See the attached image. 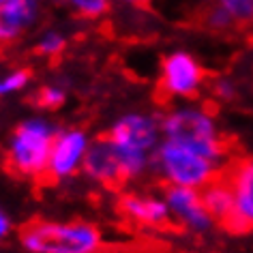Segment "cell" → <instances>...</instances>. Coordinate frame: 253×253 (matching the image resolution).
<instances>
[{
	"label": "cell",
	"instance_id": "1",
	"mask_svg": "<svg viewBox=\"0 0 253 253\" xmlns=\"http://www.w3.org/2000/svg\"><path fill=\"white\" fill-rule=\"evenodd\" d=\"M20 240L30 253H101L103 236L84 221L54 223L33 219L20 227Z\"/></svg>",
	"mask_w": 253,
	"mask_h": 253
},
{
	"label": "cell",
	"instance_id": "2",
	"mask_svg": "<svg viewBox=\"0 0 253 253\" xmlns=\"http://www.w3.org/2000/svg\"><path fill=\"white\" fill-rule=\"evenodd\" d=\"M161 131L166 133V140L180 144L217 166L227 153V144L206 110H195V107L174 110L161 120Z\"/></svg>",
	"mask_w": 253,
	"mask_h": 253
},
{
	"label": "cell",
	"instance_id": "3",
	"mask_svg": "<svg viewBox=\"0 0 253 253\" xmlns=\"http://www.w3.org/2000/svg\"><path fill=\"white\" fill-rule=\"evenodd\" d=\"M56 131L45 120H26L11 135L7 150V168L20 178L43 180L49 166V155Z\"/></svg>",
	"mask_w": 253,
	"mask_h": 253
},
{
	"label": "cell",
	"instance_id": "4",
	"mask_svg": "<svg viewBox=\"0 0 253 253\" xmlns=\"http://www.w3.org/2000/svg\"><path fill=\"white\" fill-rule=\"evenodd\" d=\"M157 163L168 185L202 189L221 174L217 163L176 142L166 140L157 150Z\"/></svg>",
	"mask_w": 253,
	"mask_h": 253
},
{
	"label": "cell",
	"instance_id": "5",
	"mask_svg": "<svg viewBox=\"0 0 253 253\" xmlns=\"http://www.w3.org/2000/svg\"><path fill=\"white\" fill-rule=\"evenodd\" d=\"M204 82V69L187 52H174L163 60L159 90L163 97H193Z\"/></svg>",
	"mask_w": 253,
	"mask_h": 253
},
{
	"label": "cell",
	"instance_id": "6",
	"mask_svg": "<svg viewBox=\"0 0 253 253\" xmlns=\"http://www.w3.org/2000/svg\"><path fill=\"white\" fill-rule=\"evenodd\" d=\"M82 169H84L88 178L97 180L99 185L107 189H120L126 182L118 150L114 146V142L107 137V133L88 144Z\"/></svg>",
	"mask_w": 253,
	"mask_h": 253
},
{
	"label": "cell",
	"instance_id": "7",
	"mask_svg": "<svg viewBox=\"0 0 253 253\" xmlns=\"http://www.w3.org/2000/svg\"><path fill=\"white\" fill-rule=\"evenodd\" d=\"M88 144L90 142L82 129H67L62 133H56L52 155H49V166L43 180L58 182L62 178L73 176L84 163Z\"/></svg>",
	"mask_w": 253,
	"mask_h": 253
},
{
	"label": "cell",
	"instance_id": "8",
	"mask_svg": "<svg viewBox=\"0 0 253 253\" xmlns=\"http://www.w3.org/2000/svg\"><path fill=\"white\" fill-rule=\"evenodd\" d=\"M202 202H204L208 214L230 234H247L253 227L247 223V219L240 217L236 211V200H234V191L227 185L223 176H217L211 180L206 187H202Z\"/></svg>",
	"mask_w": 253,
	"mask_h": 253
},
{
	"label": "cell",
	"instance_id": "9",
	"mask_svg": "<svg viewBox=\"0 0 253 253\" xmlns=\"http://www.w3.org/2000/svg\"><path fill=\"white\" fill-rule=\"evenodd\" d=\"M163 200L169 208V212L180 221V225L189 232H208L212 227V217L208 214L202 193L191 187H178V185H168L163 191Z\"/></svg>",
	"mask_w": 253,
	"mask_h": 253
},
{
	"label": "cell",
	"instance_id": "10",
	"mask_svg": "<svg viewBox=\"0 0 253 253\" xmlns=\"http://www.w3.org/2000/svg\"><path fill=\"white\" fill-rule=\"evenodd\" d=\"M159 131H161V125L155 118L144 116V114H129V116H123L112 126L107 137L118 148H131V150H140V153H148L159 142Z\"/></svg>",
	"mask_w": 253,
	"mask_h": 253
},
{
	"label": "cell",
	"instance_id": "11",
	"mask_svg": "<svg viewBox=\"0 0 253 253\" xmlns=\"http://www.w3.org/2000/svg\"><path fill=\"white\" fill-rule=\"evenodd\" d=\"M39 15V0H4L0 4V47L20 39Z\"/></svg>",
	"mask_w": 253,
	"mask_h": 253
},
{
	"label": "cell",
	"instance_id": "12",
	"mask_svg": "<svg viewBox=\"0 0 253 253\" xmlns=\"http://www.w3.org/2000/svg\"><path fill=\"white\" fill-rule=\"evenodd\" d=\"M221 176L232 187L240 217L247 219V223L253 227V157L232 161L230 166L221 169Z\"/></svg>",
	"mask_w": 253,
	"mask_h": 253
},
{
	"label": "cell",
	"instance_id": "13",
	"mask_svg": "<svg viewBox=\"0 0 253 253\" xmlns=\"http://www.w3.org/2000/svg\"><path fill=\"white\" fill-rule=\"evenodd\" d=\"M120 212L125 217L133 219L135 223L146 227H163L169 223V208L166 200H159L155 195H142V193H125L118 202Z\"/></svg>",
	"mask_w": 253,
	"mask_h": 253
},
{
	"label": "cell",
	"instance_id": "14",
	"mask_svg": "<svg viewBox=\"0 0 253 253\" xmlns=\"http://www.w3.org/2000/svg\"><path fill=\"white\" fill-rule=\"evenodd\" d=\"M217 4L236 24L253 22V0H217Z\"/></svg>",
	"mask_w": 253,
	"mask_h": 253
},
{
	"label": "cell",
	"instance_id": "15",
	"mask_svg": "<svg viewBox=\"0 0 253 253\" xmlns=\"http://www.w3.org/2000/svg\"><path fill=\"white\" fill-rule=\"evenodd\" d=\"M35 105L43 107V110H56L65 103V90L58 86H43L35 94Z\"/></svg>",
	"mask_w": 253,
	"mask_h": 253
},
{
	"label": "cell",
	"instance_id": "16",
	"mask_svg": "<svg viewBox=\"0 0 253 253\" xmlns=\"http://www.w3.org/2000/svg\"><path fill=\"white\" fill-rule=\"evenodd\" d=\"M65 45H67V41L62 39L58 33H45L39 41H37V54L47 56V58H52V56H60L62 49H65Z\"/></svg>",
	"mask_w": 253,
	"mask_h": 253
},
{
	"label": "cell",
	"instance_id": "17",
	"mask_svg": "<svg viewBox=\"0 0 253 253\" xmlns=\"http://www.w3.org/2000/svg\"><path fill=\"white\" fill-rule=\"evenodd\" d=\"M28 82H30L28 69H15L13 73L0 78V97H4V94H9V92H15V90H22Z\"/></svg>",
	"mask_w": 253,
	"mask_h": 253
},
{
	"label": "cell",
	"instance_id": "18",
	"mask_svg": "<svg viewBox=\"0 0 253 253\" xmlns=\"http://www.w3.org/2000/svg\"><path fill=\"white\" fill-rule=\"evenodd\" d=\"M65 2L71 4L82 17H88V20L101 17L107 11V0H65Z\"/></svg>",
	"mask_w": 253,
	"mask_h": 253
},
{
	"label": "cell",
	"instance_id": "19",
	"mask_svg": "<svg viewBox=\"0 0 253 253\" xmlns=\"http://www.w3.org/2000/svg\"><path fill=\"white\" fill-rule=\"evenodd\" d=\"M204 22H206V26L208 28H212V30H227L230 26H234V22L230 15L225 13L223 9L219 7V4H214V7H211V9H206L204 11Z\"/></svg>",
	"mask_w": 253,
	"mask_h": 253
},
{
	"label": "cell",
	"instance_id": "20",
	"mask_svg": "<svg viewBox=\"0 0 253 253\" xmlns=\"http://www.w3.org/2000/svg\"><path fill=\"white\" fill-rule=\"evenodd\" d=\"M214 92H217L221 99H232L234 97V86L227 84V82H219V84L214 86Z\"/></svg>",
	"mask_w": 253,
	"mask_h": 253
},
{
	"label": "cell",
	"instance_id": "21",
	"mask_svg": "<svg viewBox=\"0 0 253 253\" xmlns=\"http://www.w3.org/2000/svg\"><path fill=\"white\" fill-rule=\"evenodd\" d=\"M9 230H11V223H9L7 214H4L2 211H0V240H2L4 236H7Z\"/></svg>",
	"mask_w": 253,
	"mask_h": 253
},
{
	"label": "cell",
	"instance_id": "22",
	"mask_svg": "<svg viewBox=\"0 0 253 253\" xmlns=\"http://www.w3.org/2000/svg\"><path fill=\"white\" fill-rule=\"evenodd\" d=\"M131 2H142L144 4V2H150V0H131Z\"/></svg>",
	"mask_w": 253,
	"mask_h": 253
},
{
	"label": "cell",
	"instance_id": "23",
	"mask_svg": "<svg viewBox=\"0 0 253 253\" xmlns=\"http://www.w3.org/2000/svg\"><path fill=\"white\" fill-rule=\"evenodd\" d=\"M2 2H4V0H0V4H2Z\"/></svg>",
	"mask_w": 253,
	"mask_h": 253
}]
</instances>
